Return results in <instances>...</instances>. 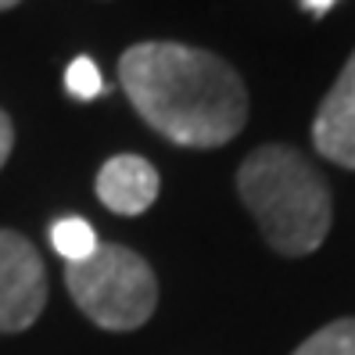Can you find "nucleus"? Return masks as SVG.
<instances>
[{"instance_id":"nucleus-1","label":"nucleus","mask_w":355,"mask_h":355,"mask_svg":"<svg viewBox=\"0 0 355 355\" xmlns=\"http://www.w3.org/2000/svg\"><path fill=\"white\" fill-rule=\"evenodd\" d=\"M119 83L137 115L176 148H223L248 122V90L212 51L148 40L119 58Z\"/></svg>"},{"instance_id":"nucleus-2","label":"nucleus","mask_w":355,"mask_h":355,"mask_svg":"<svg viewBox=\"0 0 355 355\" xmlns=\"http://www.w3.org/2000/svg\"><path fill=\"white\" fill-rule=\"evenodd\" d=\"M237 191L266 244L287 259L312 255L330 234V187L302 151L266 144L237 169Z\"/></svg>"},{"instance_id":"nucleus-3","label":"nucleus","mask_w":355,"mask_h":355,"mask_svg":"<svg viewBox=\"0 0 355 355\" xmlns=\"http://www.w3.org/2000/svg\"><path fill=\"white\" fill-rule=\"evenodd\" d=\"M65 287L79 312L101 330H137L158 305L151 266L122 244H97V252L65 266Z\"/></svg>"},{"instance_id":"nucleus-4","label":"nucleus","mask_w":355,"mask_h":355,"mask_svg":"<svg viewBox=\"0 0 355 355\" xmlns=\"http://www.w3.org/2000/svg\"><path fill=\"white\" fill-rule=\"evenodd\" d=\"M44 305L47 269L36 248L15 230H0V334H18L33 327Z\"/></svg>"},{"instance_id":"nucleus-5","label":"nucleus","mask_w":355,"mask_h":355,"mask_svg":"<svg viewBox=\"0 0 355 355\" xmlns=\"http://www.w3.org/2000/svg\"><path fill=\"white\" fill-rule=\"evenodd\" d=\"M312 144L327 162L355 169V51L312 119Z\"/></svg>"},{"instance_id":"nucleus-6","label":"nucleus","mask_w":355,"mask_h":355,"mask_svg":"<svg viewBox=\"0 0 355 355\" xmlns=\"http://www.w3.org/2000/svg\"><path fill=\"white\" fill-rule=\"evenodd\" d=\"M158 169L140 155H115L97 173V198L119 216L148 212L158 198Z\"/></svg>"},{"instance_id":"nucleus-7","label":"nucleus","mask_w":355,"mask_h":355,"mask_svg":"<svg viewBox=\"0 0 355 355\" xmlns=\"http://www.w3.org/2000/svg\"><path fill=\"white\" fill-rule=\"evenodd\" d=\"M51 244H54V252L65 259V262H79V259L94 255L101 241H97L94 226H90L87 219L72 216V219L54 223V230H51Z\"/></svg>"},{"instance_id":"nucleus-8","label":"nucleus","mask_w":355,"mask_h":355,"mask_svg":"<svg viewBox=\"0 0 355 355\" xmlns=\"http://www.w3.org/2000/svg\"><path fill=\"white\" fill-rule=\"evenodd\" d=\"M291 355H355V320H334L302 341Z\"/></svg>"},{"instance_id":"nucleus-9","label":"nucleus","mask_w":355,"mask_h":355,"mask_svg":"<svg viewBox=\"0 0 355 355\" xmlns=\"http://www.w3.org/2000/svg\"><path fill=\"white\" fill-rule=\"evenodd\" d=\"M65 87H69L72 97L90 101V97L104 94V79H101V72H97V65L90 58H76L69 65V72H65Z\"/></svg>"},{"instance_id":"nucleus-10","label":"nucleus","mask_w":355,"mask_h":355,"mask_svg":"<svg viewBox=\"0 0 355 355\" xmlns=\"http://www.w3.org/2000/svg\"><path fill=\"white\" fill-rule=\"evenodd\" d=\"M11 148H15V130H11V119L4 115V108H0V169L11 158Z\"/></svg>"},{"instance_id":"nucleus-11","label":"nucleus","mask_w":355,"mask_h":355,"mask_svg":"<svg viewBox=\"0 0 355 355\" xmlns=\"http://www.w3.org/2000/svg\"><path fill=\"white\" fill-rule=\"evenodd\" d=\"M334 4H338V0H302V8H305L309 15H316V18H323Z\"/></svg>"},{"instance_id":"nucleus-12","label":"nucleus","mask_w":355,"mask_h":355,"mask_svg":"<svg viewBox=\"0 0 355 355\" xmlns=\"http://www.w3.org/2000/svg\"><path fill=\"white\" fill-rule=\"evenodd\" d=\"M22 0H0V11H11V8H18Z\"/></svg>"}]
</instances>
